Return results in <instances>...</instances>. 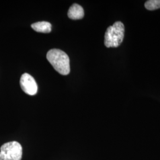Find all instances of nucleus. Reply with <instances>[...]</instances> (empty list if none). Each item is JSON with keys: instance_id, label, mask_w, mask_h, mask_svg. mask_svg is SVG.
Returning <instances> with one entry per match:
<instances>
[{"instance_id": "nucleus-1", "label": "nucleus", "mask_w": 160, "mask_h": 160, "mask_svg": "<svg viewBox=\"0 0 160 160\" xmlns=\"http://www.w3.org/2000/svg\"><path fill=\"white\" fill-rule=\"evenodd\" d=\"M46 58L59 74L65 75L70 72L69 58L65 52L60 49H52L47 53Z\"/></svg>"}, {"instance_id": "nucleus-2", "label": "nucleus", "mask_w": 160, "mask_h": 160, "mask_svg": "<svg viewBox=\"0 0 160 160\" xmlns=\"http://www.w3.org/2000/svg\"><path fill=\"white\" fill-rule=\"evenodd\" d=\"M125 34V26L121 22H116L106 30L104 45L107 48H117L122 43Z\"/></svg>"}, {"instance_id": "nucleus-3", "label": "nucleus", "mask_w": 160, "mask_h": 160, "mask_svg": "<svg viewBox=\"0 0 160 160\" xmlns=\"http://www.w3.org/2000/svg\"><path fill=\"white\" fill-rule=\"evenodd\" d=\"M22 145L16 141L3 144L0 148V160H21Z\"/></svg>"}, {"instance_id": "nucleus-4", "label": "nucleus", "mask_w": 160, "mask_h": 160, "mask_svg": "<svg viewBox=\"0 0 160 160\" xmlns=\"http://www.w3.org/2000/svg\"><path fill=\"white\" fill-rule=\"evenodd\" d=\"M20 84L22 89L25 93L33 96L38 92V85L33 77L28 73L23 74L21 78Z\"/></svg>"}, {"instance_id": "nucleus-5", "label": "nucleus", "mask_w": 160, "mask_h": 160, "mask_svg": "<svg viewBox=\"0 0 160 160\" xmlns=\"http://www.w3.org/2000/svg\"><path fill=\"white\" fill-rule=\"evenodd\" d=\"M84 16V12L81 6L74 4L71 6L68 12V16L72 20H79L83 18Z\"/></svg>"}, {"instance_id": "nucleus-6", "label": "nucleus", "mask_w": 160, "mask_h": 160, "mask_svg": "<svg viewBox=\"0 0 160 160\" xmlns=\"http://www.w3.org/2000/svg\"><path fill=\"white\" fill-rule=\"evenodd\" d=\"M32 29L37 32L48 33L51 32V24L47 22H39L32 24Z\"/></svg>"}, {"instance_id": "nucleus-7", "label": "nucleus", "mask_w": 160, "mask_h": 160, "mask_svg": "<svg viewBox=\"0 0 160 160\" xmlns=\"http://www.w3.org/2000/svg\"><path fill=\"white\" fill-rule=\"evenodd\" d=\"M145 8L148 10H155L160 8V0H149L145 4Z\"/></svg>"}]
</instances>
